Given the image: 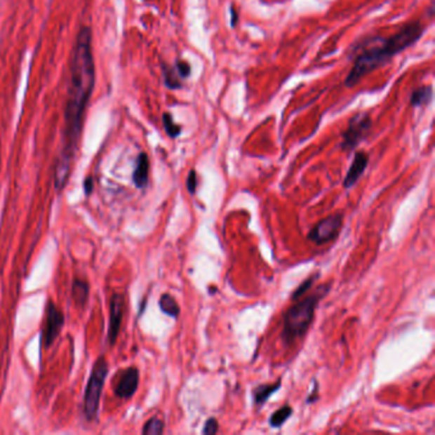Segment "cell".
Listing matches in <instances>:
<instances>
[{
	"label": "cell",
	"instance_id": "1",
	"mask_svg": "<svg viewBox=\"0 0 435 435\" xmlns=\"http://www.w3.org/2000/svg\"><path fill=\"white\" fill-rule=\"evenodd\" d=\"M95 77L91 29L82 27L72 51L69 88L64 110L63 146L54 173V185L58 192L65 188L69 179L83 128L84 112L95 87Z\"/></svg>",
	"mask_w": 435,
	"mask_h": 435
},
{
	"label": "cell",
	"instance_id": "2",
	"mask_svg": "<svg viewBox=\"0 0 435 435\" xmlns=\"http://www.w3.org/2000/svg\"><path fill=\"white\" fill-rule=\"evenodd\" d=\"M424 34V27L420 22L414 21L407 23L394 35L386 39H373L368 49L363 50L355 59L354 67L351 68L344 83L347 87H352L359 83V81L373 70L378 69L388 63L393 56L400 54L401 51L408 49Z\"/></svg>",
	"mask_w": 435,
	"mask_h": 435
},
{
	"label": "cell",
	"instance_id": "3",
	"mask_svg": "<svg viewBox=\"0 0 435 435\" xmlns=\"http://www.w3.org/2000/svg\"><path fill=\"white\" fill-rule=\"evenodd\" d=\"M330 283L322 285L316 288L313 294L300 297V300H295L290 308L283 314L282 323L283 328L281 337L283 342L286 344H293L295 341L302 338L308 332L314 316H316V307L318 302H321L327 293L330 291Z\"/></svg>",
	"mask_w": 435,
	"mask_h": 435
},
{
	"label": "cell",
	"instance_id": "4",
	"mask_svg": "<svg viewBox=\"0 0 435 435\" xmlns=\"http://www.w3.org/2000/svg\"><path fill=\"white\" fill-rule=\"evenodd\" d=\"M107 374H109V365L105 356H100L93 364L91 375L84 391L83 410L84 415L88 420H93L98 416L100 400Z\"/></svg>",
	"mask_w": 435,
	"mask_h": 435
},
{
	"label": "cell",
	"instance_id": "5",
	"mask_svg": "<svg viewBox=\"0 0 435 435\" xmlns=\"http://www.w3.org/2000/svg\"><path fill=\"white\" fill-rule=\"evenodd\" d=\"M344 225V213L336 212L321 220L318 224L309 232L308 239L316 246H323L330 241L336 240L340 230Z\"/></svg>",
	"mask_w": 435,
	"mask_h": 435
},
{
	"label": "cell",
	"instance_id": "6",
	"mask_svg": "<svg viewBox=\"0 0 435 435\" xmlns=\"http://www.w3.org/2000/svg\"><path fill=\"white\" fill-rule=\"evenodd\" d=\"M372 118L369 114L359 112L351 118L349 128L342 134L341 147L344 151H351L364 140L372 129Z\"/></svg>",
	"mask_w": 435,
	"mask_h": 435
},
{
	"label": "cell",
	"instance_id": "7",
	"mask_svg": "<svg viewBox=\"0 0 435 435\" xmlns=\"http://www.w3.org/2000/svg\"><path fill=\"white\" fill-rule=\"evenodd\" d=\"M64 326V314L60 309L56 307L54 302H48L46 305V316L42 328V344L49 347L59 336Z\"/></svg>",
	"mask_w": 435,
	"mask_h": 435
},
{
	"label": "cell",
	"instance_id": "8",
	"mask_svg": "<svg viewBox=\"0 0 435 435\" xmlns=\"http://www.w3.org/2000/svg\"><path fill=\"white\" fill-rule=\"evenodd\" d=\"M124 313V295L114 294L110 302V322H109V333L107 338L110 344H115L119 336L121 321Z\"/></svg>",
	"mask_w": 435,
	"mask_h": 435
},
{
	"label": "cell",
	"instance_id": "9",
	"mask_svg": "<svg viewBox=\"0 0 435 435\" xmlns=\"http://www.w3.org/2000/svg\"><path fill=\"white\" fill-rule=\"evenodd\" d=\"M140 384V372L137 368H128L121 374L119 379V383L115 387V394L119 399H130L133 397L134 393L137 392Z\"/></svg>",
	"mask_w": 435,
	"mask_h": 435
},
{
	"label": "cell",
	"instance_id": "10",
	"mask_svg": "<svg viewBox=\"0 0 435 435\" xmlns=\"http://www.w3.org/2000/svg\"><path fill=\"white\" fill-rule=\"evenodd\" d=\"M369 163V156L365 152H356L354 161L351 163L350 168L347 171V175L344 178V187L346 189H350L351 187H354L361 175L364 174L365 170L368 168Z\"/></svg>",
	"mask_w": 435,
	"mask_h": 435
},
{
	"label": "cell",
	"instance_id": "11",
	"mask_svg": "<svg viewBox=\"0 0 435 435\" xmlns=\"http://www.w3.org/2000/svg\"><path fill=\"white\" fill-rule=\"evenodd\" d=\"M148 174H149V160H148L147 154L142 152L137 157L133 173L134 185L138 189H143L147 187Z\"/></svg>",
	"mask_w": 435,
	"mask_h": 435
},
{
	"label": "cell",
	"instance_id": "12",
	"mask_svg": "<svg viewBox=\"0 0 435 435\" xmlns=\"http://www.w3.org/2000/svg\"><path fill=\"white\" fill-rule=\"evenodd\" d=\"M281 388V379H279L274 384H260L253 389V399L257 406H263L269 397L277 392Z\"/></svg>",
	"mask_w": 435,
	"mask_h": 435
},
{
	"label": "cell",
	"instance_id": "13",
	"mask_svg": "<svg viewBox=\"0 0 435 435\" xmlns=\"http://www.w3.org/2000/svg\"><path fill=\"white\" fill-rule=\"evenodd\" d=\"M88 295H90V285L86 281L74 279L72 283V297L76 305L84 307V304L88 300Z\"/></svg>",
	"mask_w": 435,
	"mask_h": 435
},
{
	"label": "cell",
	"instance_id": "14",
	"mask_svg": "<svg viewBox=\"0 0 435 435\" xmlns=\"http://www.w3.org/2000/svg\"><path fill=\"white\" fill-rule=\"evenodd\" d=\"M433 100V88L431 86H422L417 90H415L410 98V102L413 106L428 105Z\"/></svg>",
	"mask_w": 435,
	"mask_h": 435
},
{
	"label": "cell",
	"instance_id": "15",
	"mask_svg": "<svg viewBox=\"0 0 435 435\" xmlns=\"http://www.w3.org/2000/svg\"><path fill=\"white\" fill-rule=\"evenodd\" d=\"M159 305H160L162 313H165L166 316L178 318L179 314H180L179 304L176 302L175 299L170 294H162Z\"/></svg>",
	"mask_w": 435,
	"mask_h": 435
},
{
	"label": "cell",
	"instance_id": "16",
	"mask_svg": "<svg viewBox=\"0 0 435 435\" xmlns=\"http://www.w3.org/2000/svg\"><path fill=\"white\" fill-rule=\"evenodd\" d=\"M293 415V407L283 406L279 408L276 413L272 414L269 417V425L272 428H280L286 421L290 419V416Z\"/></svg>",
	"mask_w": 435,
	"mask_h": 435
},
{
	"label": "cell",
	"instance_id": "17",
	"mask_svg": "<svg viewBox=\"0 0 435 435\" xmlns=\"http://www.w3.org/2000/svg\"><path fill=\"white\" fill-rule=\"evenodd\" d=\"M163 428H165L163 421H162L160 417L154 416V417H151V419L145 424V427L142 429V434L161 435L162 433H163Z\"/></svg>",
	"mask_w": 435,
	"mask_h": 435
},
{
	"label": "cell",
	"instance_id": "18",
	"mask_svg": "<svg viewBox=\"0 0 435 435\" xmlns=\"http://www.w3.org/2000/svg\"><path fill=\"white\" fill-rule=\"evenodd\" d=\"M162 121H163V128H165V130H166L168 137L176 138V137L180 134V132H182V126L175 124V121L173 119V115H171V114L165 112L163 116H162Z\"/></svg>",
	"mask_w": 435,
	"mask_h": 435
},
{
	"label": "cell",
	"instance_id": "19",
	"mask_svg": "<svg viewBox=\"0 0 435 435\" xmlns=\"http://www.w3.org/2000/svg\"><path fill=\"white\" fill-rule=\"evenodd\" d=\"M163 78H165V84L168 86V88L176 90V88L182 87L180 78L178 76L176 70L170 68V67H166V65H163Z\"/></svg>",
	"mask_w": 435,
	"mask_h": 435
},
{
	"label": "cell",
	"instance_id": "20",
	"mask_svg": "<svg viewBox=\"0 0 435 435\" xmlns=\"http://www.w3.org/2000/svg\"><path fill=\"white\" fill-rule=\"evenodd\" d=\"M316 279V276H314V277H309L308 280L304 281L302 285L295 290L294 294L291 296V299L295 302V300H297V299L302 297V295L307 294L309 291V288L313 286V282H314Z\"/></svg>",
	"mask_w": 435,
	"mask_h": 435
},
{
	"label": "cell",
	"instance_id": "21",
	"mask_svg": "<svg viewBox=\"0 0 435 435\" xmlns=\"http://www.w3.org/2000/svg\"><path fill=\"white\" fill-rule=\"evenodd\" d=\"M175 70L179 78L185 79V78L189 77L192 68H190L189 64L187 63V62H184V60H178V62H176Z\"/></svg>",
	"mask_w": 435,
	"mask_h": 435
},
{
	"label": "cell",
	"instance_id": "22",
	"mask_svg": "<svg viewBox=\"0 0 435 435\" xmlns=\"http://www.w3.org/2000/svg\"><path fill=\"white\" fill-rule=\"evenodd\" d=\"M218 431V422L215 417H210L208 420L204 422L203 430L202 433L206 435L216 434Z\"/></svg>",
	"mask_w": 435,
	"mask_h": 435
},
{
	"label": "cell",
	"instance_id": "23",
	"mask_svg": "<svg viewBox=\"0 0 435 435\" xmlns=\"http://www.w3.org/2000/svg\"><path fill=\"white\" fill-rule=\"evenodd\" d=\"M187 189L190 194H194L196 189V173L194 170H190L188 178H187Z\"/></svg>",
	"mask_w": 435,
	"mask_h": 435
},
{
	"label": "cell",
	"instance_id": "24",
	"mask_svg": "<svg viewBox=\"0 0 435 435\" xmlns=\"http://www.w3.org/2000/svg\"><path fill=\"white\" fill-rule=\"evenodd\" d=\"M83 189L84 193H86V196H90L92 192H93V179L92 178H87L83 182Z\"/></svg>",
	"mask_w": 435,
	"mask_h": 435
},
{
	"label": "cell",
	"instance_id": "25",
	"mask_svg": "<svg viewBox=\"0 0 435 435\" xmlns=\"http://www.w3.org/2000/svg\"><path fill=\"white\" fill-rule=\"evenodd\" d=\"M232 27H235L236 26V22H238V14L235 12V8L232 7Z\"/></svg>",
	"mask_w": 435,
	"mask_h": 435
},
{
	"label": "cell",
	"instance_id": "26",
	"mask_svg": "<svg viewBox=\"0 0 435 435\" xmlns=\"http://www.w3.org/2000/svg\"><path fill=\"white\" fill-rule=\"evenodd\" d=\"M0 163H1V157H0Z\"/></svg>",
	"mask_w": 435,
	"mask_h": 435
}]
</instances>
